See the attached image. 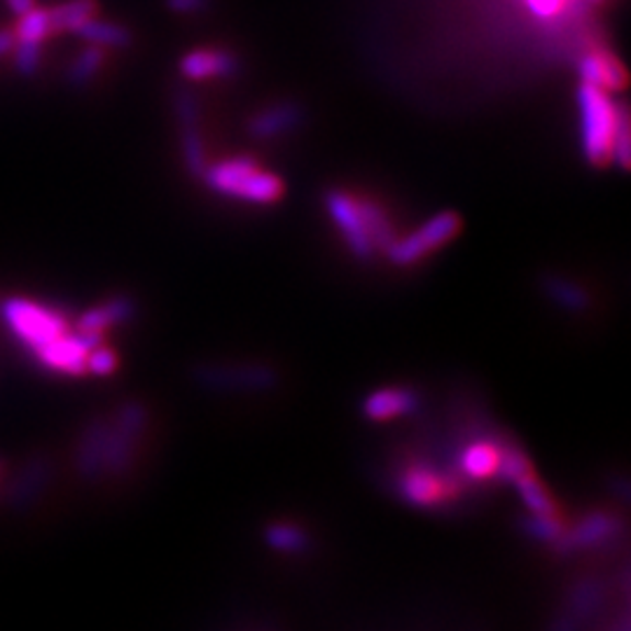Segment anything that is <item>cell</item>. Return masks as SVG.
Listing matches in <instances>:
<instances>
[{"label":"cell","mask_w":631,"mask_h":631,"mask_svg":"<svg viewBox=\"0 0 631 631\" xmlns=\"http://www.w3.org/2000/svg\"><path fill=\"white\" fill-rule=\"evenodd\" d=\"M526 3H529V8L540 16H550L559 8V0H526Z\"/></svg>","instance_id":"obj_30"},{"label":"cell","mask_w":631,"mask_h":631,"mask_svg":"<svg viewBox=\"0 0 631 631\" xmlns=\"http://www.w3.org/2000/svg\"><path fill=\"white\" fill-rule=\"evenodd\" d=\"M45 480H47V466L45 463H31L22 472V478L16 480V484L12 489V494H10L12 503H28V501H33V496L43 489Z\"/></svg>","instance_id":"obj_24"},{"label":"cell","mask_w":631,"mask_h":631,"mask_svg":"<svg viewBox=\"0 0 631 631\" xmlns=\"http://www.w3.org/2000/svg\"><path fill=\"white\" fill-rule=\"evenodd\" d=\"M517 494L521 496L524 505H526V510H529L531 515H542V517H559L557 513V503L554 498L550 496V491L546 489V484H542L538 478H536V470L531 472H526V475H521L517 482Z\"/></svg>","instance_id":"obj_19"},{"label":"cell","mask_w":631,"mask_h":631,"mask_svg":"<svg viewBox=\"0 0 631 631\" xmlns=\"http://www.w3.org/2000/svg\"><path fill=\"white\" fill-rule=\"evenodd\" d=\"M300 122H302L300 105L276 103L249 119V134L257 140H272L292 131L295 127H300Z\"/></svg>","instance_id":"obj_14"},{"label":"cell","mask_w":631,"mask_h":631,"mask_svg":"<svg viewBox=\"0 0 631 631\" xmlns=\"http://www.w3.org/2000/svg\"><path fill=\"white\" fill-rule=\"evenodd\" d=\"M8 5L12 8V12L14 14H24V12H28L31 8H35V0H8Z\"/></svg>","instance_id":"obj_32"},{"label":"cell","mask_w":631,"mask_h":631,"mask_svg":"<svg viewBox=\"0 0 631 631\" xmlns=\"http://www.w3.org/2000/svg\"><path fill=\"white\" fill-rule=\"evenodd\" d=\"M418 393L410 386H383V389L365 395L360 410L372 424H386V421L414 414L418 410Z\"/></svg>","instance_id":"obj_11"},{"label":"cell","mask_w":631,"mask_h":631,"mask_svg":"<svg viewBox=\"0 0 631 631\" xmlns=\"http://www.w3.org/2000/svg\"><path fill=\"white\" fill-rule=\"evenodd\" d=\"M573 608L571 610H577L581 616H587V612L592 608H596V604L601 601V585L596 583V581H585L575 587L573 592Z\"/></svg>","instance_id":"obj_27"},{"label":"cell","mask_w":631,"mask_h":631,"mask_svg":"<svg viewBox=\"0 0 631 631\" xmlns=\"http://www.w3.org/2000/svg\"><path fill=\"white\" fill-rule=\"evenodd\" d=\"M78 38L87 41L90 45L99 47H129L131 45V33L129 28L119 26L115 22H101L96 16H90L84 24H80L73 31Z\"/></svg>","instance_id":"obj_18"},{"label":"cell","mask_w":631,"mask_h":631,"mask_svg":"<svg viewBox=\"0 0 631 631\" xmlns=\"http://www.w3.org/2000/svg\"><path fill=\"white\" fill-rule=\"evenodd\" d=\"M239 61L225 49H192L181 59V73L187 80H216L237 73Z\"/></svg>","instance_id":"obj_13"},{"label":"cell","mask_w":631,"mask_h":631,"mask_svg":"<svg viewBox=\"0 0 631 631\" xmlns=\"http://www.w3.org/2000/svg\"><path fill=\"white\" fill-rule=\"evenodd\" d=\"M105 61V49L99 47V45H90V47H84L80 55L76 57V61L70 64L68 68V82L73 84V87H84L87 82H90Z\"/></svg>","instance_id":"obj_22"},{"label":"cell","mask_w":631,"mask_h":631,"mask_svg":"<svg viewBox=\"0 0 631 631\" xmlns=\"http://www.w3.org/2000/svg\"><path fill=\"white\" fill-rule=\"evenodd\" d=\"M620 534V519L610 513H592L577 521L573 529H564L561 536L552 542V548L559 554L571 552H589L599 550L612 542Z\"/></svg>","instance_id":"obj_8"},{"label":"cell","mask_w":631,"mask_h":631,"mask_svg":"<svg viewBox=\"0 0 631 631\" xmlns=\"http://www.w3.org/2000/svg\"><path fill=\"white\" fill-rule=\"evenodd\" d=\"M117 370V356L113 354L111 348H105V346H96L92 348V354H90V360H87V372H92V375H113Z\"/></svg>","instance_id":"obj_28"},{"label":"cell","mask_w":631,"mask_h":631,"mask_svg":"<svg viewBox=\"0 0 631 631\" xmlns=\"http://www.w3.org/2000/svg\"><path fill=\"white\" fill-rule=\"evenodd\" d=\"M564 531V526H561L559 517H542V515H531L529 519L524 521V534L529 538H536L540 542H552L561 536Z\"/></svg>","instance_id":"obj_26"},{"label":"cell","mask_w":631,"mask_h":631,"mask_svg":"<svg viewBox=\"0 0 631 631\" xmlns=\"http://www.w3.org/2000/svg\"><path fill=\"white\" fill-rule=\"evenodd\" d=\"M131 313H134L131 300H127V297H115V300L105 302L103 307L87 311V313L82 316V321H80L78 330L92 332V335L103 337L105 330H111L113 325L125 323Z\"/></svg>","instance_id":"obj_16"},{"label":"cell","mask_w":631,"mask_h":631,"mask_svg":"<svg viewBox=\"0 0 631 631\" xmlns=\"http://www.w3.org/2000/svg\"><path fill=\"white\" fill-rule=\"evenodd\" d=\"M14 41H16L14 31H10V28L0 31V57L8 55V51H12V47H14Z\"/></svg>","instance_id":"obj_31"},{"label":"cell","mask_w":631,"mask_h":631,"mask_svg":"<svg viewBox=\"0 0 631 631\" xmlns=\"http://www.w3.org/2000/svg\"><path fill=\"white\" fill-rule=\"evenodd\" d=\"M199 381L210 389L222 391H262L276 383V372L267 365L241 363V365H216L204 367Z\"/></svg>","instance_id":"obj_9"},{"label":"cell","mask_w":631,"mask_h":631,"mask_svg":"<svg viewBox=\"0 0 631 631\" xmlns=\"http://www.w3.org/2000/svg\"><path fill=\"white\" fill-rule=\"evenodd\" d=\"M167 5L179 14H192L206 8V0H167Z\"/></svg>","instance_id":"obj_29"},{"label":"cell","mask_w":631,"mask_h":631,"mask_svg":"<svg viewBox=\"0 0 631 631\" xmlns=\"http://www.w3.org/2000/svg\"><path fill=\"white\" fill-rule=\"evenodd\" d=\"M49 33H51L49 10H41V8H31L28 12H24L20 16V24H16V28H14L16 41L43 43Z\"/></svg>","instance_id":"obj_23"},{"label":"cell","mask_w":631,"mask_h":631,"mask_svg":"<svg viewBox=\"0 0 631 631\" xmlns=\"http://www.w3.org/2000/svg\"><path fill=\"white\" fill-rule=\"evenodd\" d=\"M204 185L218 197L234 199L253 206L278 204L286 195V183L280 175L262 169L249 154L227 157L216 164H206Z\"/></svg>","instance_id":"obj_3"},{"label":"cell","mask_w":631,"mask_h":631,"mask_svg":"<svg viewBox=\"0 0 631 631\" xmlns=\"http://www.w3.org/2000/svg\"><path fill=\"white\" fill-rule=\"evenodd\" d=\"M325 210L348 253L356 260H370L377 253H383L386 245L395 239L389 210L379 202L356 197L344 190H332L325 195Z\"/></svg>","instance_id":"obj_2"},{"label":"cell","mask_w":631,"mask_h":631,"mask_svg":"<svg viewBox=\"0 0 631 631\" xmlns=\"http://www.w3.org/2000/svg\"><path fill=\"white\" fill-rule=\"evenodd\" d=\"M583 154L592 167H629V113L594 84L577 87Z\"/></svg>","instance_id":"obj_1"},{"label":"cell","mask_w":631,"mask_h":631,"mask_svg":"<svg viewBox=\"0 0 631 631\" xmlns=\"http://www.w3.org/2000/svg\"><path fill=\"white\" fill-rule=\"evenodd\" d=\"M542 292H546L550 300L559 305L561 309L575 311V313L587 311L592 305L589 292L581 284H575V280L564 278V276H548L546 280H542Z\"/></svg>","instance_id":"obj_17"},{"label":"cell","mask_w":631,"mask_h":631,"mask_svg":"<svg viewBox=\"0 0 631 631\" xmlns=\"http://www.w3.org/2000/svg\"><path fill=\"white\" fill-rule=\"evenodd\" d=\"M99 10L96 0H70V3L57 5L49 10V26L51 33H73L80 24H84Z\"/></svg>","instance_id":"obj_21"},{"label":"cell","mask_w":631,"mask_h":631,"mask_svg":"<svg viewBox=\"0 0 631 631\" xmlns=\"http://www.w3.org/2000/svg\"><path fill=\"white\" fill-rule=\"evenodd\" d=\"M146 426L148 412L136 402H129L115 414V418H111L108 445H105L103 456V475H122L129 468Z\"/></svg>","instance_id":"obj_7"},{"label":"cell","mask_w":631,"mask_h":631,"mask_svg":"<svg viewBox=\"0 0 631 631\" xmlns=\"http://www.w3.org/2000/svg\"><path fill=\"white\" fill-rule=\"evenodd\" d=\"M461 478L426 461H412L398 472L400 498L421 510H435L461 496Z\"/></svg>","instance_id":"obj_5"},{"label":"cell","mask_w":631,"mask_h":631,"mask_svg":"<svg viewBox=\"0 0 631 631\" xmlns=\"http://www.w3.org/2000/svg\"><path fill=\"white\" fill-rule=\"evenodd\" d=\"M577 73H581V80L585 84H594L606 92H618L627 84V73L622 64L616 57L604 55V51L585 55L581 64H577Z\"/></svg>","instance_id":"obj_15"},{"label":"cell","mask_w":631,"mask_h":631,"mask_svg":"<svg viewBox=\"0 0 631 631\" xmlns=\"http://www.w3.org/2000/svg\"><path fill=\"white\" fill-rule=\"evenodd\" d=\"M461 227L463 222L459 214H454V210H440V214L431 216L424 225H418L414 232L405 237H395L383 249V255L395 267H414L433 253L443 251L447 243L459 237Z\"/></svg>","instance_id":"obj_4"},{"label":"cell","mask_w":631,"mask_h":631,"mask_svg":"<svg viewBox=\"0 0 631 631\" xmlns=\"http://www.w3.org/2000/svg\"><path fill=\"white\" fill-rule=\"evenodd\" d=\"M41 45L43 43H35V41H14V68L16 73L31 78L35 76V70L41 66Z\"/></svg>","instance_id":"obj_25"},{"label":"cell","mask_w":631,"mask_h":631,"mask_svg":"<svg viewBox=\"0 0 631 631\" xmlns=\"http://www.w3.org/2000/svg\"><path fill=\"white\" fill-rule=\"evenodd\" d=\"M503 447L498 440L491 437H475L461 447L459 459H456V470L459 478L466 482H489L498 478Z\"/></svg>","instance_id":"obj_10"},{"label":"cell","mask_w":631,"mask_h":631,"mask_svg":"<svg viewBox=\"0 0 631 631\" xmlns=\"http://www.w3.org/2000/svg\"><path fill=\"white\" fill-rule=\"evenodd\" d=\"M265 542L280 554H302L309 548V536L302 526L290 521H276L265 529Z\"/></svg>","instance_id":"obj_20"},{"label":"cell","mask_w":631,"mask_h":631,"mask_svg":"<svg viewBox=\"0 0 631 631\" xmlns=\"http://www.w3.org/2000/svg\"><path fill=\"white\" fill-rule=\"evenodd\" d=\"M175 111L181 117V140H183V160L185 167L192 175H199L206 169V150H204V138L199 131V111L197 101L190 92L179 94L175 99Z\"/></svg>","instance_id":"obj_12"},{"label":"cell","mask_w":631,"mask_h":631,"mask_svg":"<svg viewBox=\"0 0 631 631\" xmlns=\"http://www.w3.org/2000/svg\"><path fill=\"white\" fill-rule=\"evenodd\" d=\"M3 316L14 335L33 351L38 360L70 335L64 316L26 300H10L3 307Z\"/></svg>","instance_id":"obj_6"}]
</instances>
